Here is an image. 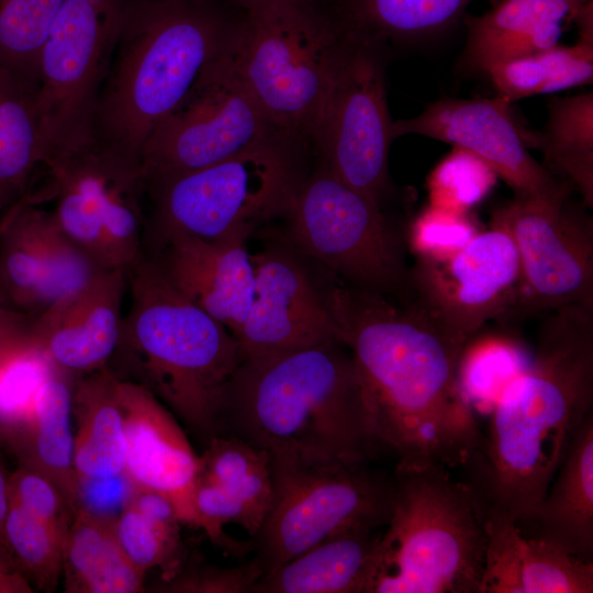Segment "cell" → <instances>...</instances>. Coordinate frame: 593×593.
Wrapping results in <instances>:
<instances>
[{
  "label": "cell",
  "mask_w": 593,
  "mask_h": 593,
  "mask_svg": "<svg viewBox=\"0 0 593 593\" xmlns=\"http://www.w3.org/2000/svg\"><path fill=\"white\" fill-rule=\"evenodd\" d=\"M216 436L242 439L269 461L369 462L383 448L360 373L337 338L243 360Z\"/></svg>",
  "instance_id": "3957f363"
},
{
  "label": "cell",
  "mask_w": 593,
  "mask_h": 593,
  "mask_svg": "<svg viewBox=\"0 0 593 593\" xmlns=\"http://www.w3.org/2000/svg\"><path fill=\"white\" fill-rule=\"evenodd\" d=\"M78 485V508L107 521L115 519L135 491L125 474L83 480Z\"/></svg>",
  "instance_id": "ee69618b"
},
{
  "label": "cell",
  "mask_w": 593,
  "mask_h": 593,
  "mask_svg": "<svg viewBox=\"0 0 593 593\" xmlns=\"http://www.w3.org/2000/svg\"><path fill=\"white\" fill-rule=\"evenodd\" d=\"M8 480L9 473L7 472L5 467L0 458V541L2 544V529L10 504Z\"/></svg>",
  "instance_id": "7dc6e473"
},
{
  "label": "cell",
  "mask_w": 593,
  "mask_h": 593,
  "mask_svg": "<svg viewBox=\"0 0 593 593\" xmlns=\"http://www.w3.org/2000/svg\"><path fill=\"white\" fill-rule=\"evenodd\" d=\"M282 142L292 143L244 83L228 46L147 139L139 158L144 186Z\"/></svg>",
  "instance_id": "7c38bea8"
},
{
  "label": "cell",
  "mask_w": 593,
  "mask_h": 593,
  "mask_svg": "<svg viewBox=\"0 0 593 593\" xmlns=\"http://www.w3.org/2000/svg\"><path fill=\"white\" fill-rule=\"evenodd\" d=\"M64 536L55 526L9 504L3 545L23 575L45 592L54 591L63 572Z\"/></svg>",
  "instance_id": "d590c367"
},
{
  "label": "cell",
  "mask_w": 593,
  "mask_h": 593,
  "mask_svg": "<svg viewBox=\"0 0 593 593\" xmlns=\"http://www.w3.org/2000/svg\"><path fill=\"white\" fill-rule=\"evenodd\" d=\"M125 0H65L43 46L37 110L44 160L92 134L97 100L115 48Z\"/></svg>",
  "instance_id": "5bb4252c"
},
{
  "label": "cell",
  "mask_w": 593,
  "mask_h": 593,
  "mask_svg": "<svg viewBox=\"0 0 593 593\" xmlns=\"http://www.w3.org/2000/svg\"><path fill=\"white\" fill-rule=\"evenodd\" d=\"M8 488L10 503L66 533L72 514L49 479L20 466L9 474Z\"/></svg>",
  "instance_id": "7bdbcfd3"
},
{
  "label": "cell",
  "mask_w": 593,
  "mask_h": 593,
  "mask_svg": "<svg viewBox=\"0 0 593 593\" xmlns=\"http://www.w3.org/2000/svg\"><path fill=\"white\" fill-rule=\"evenodd\" d=\"M416 134L465 149L489 165L516 194L555 197L572 184L557 179L528 153L526 132L513 116L511 102L493 98H443L414 118L393 121V139Z\"/></svg>",
  "instance_id": "e0dca14e"
},
{
  "label": "cell",
  "mask_w": 593,
  "mask_h": 593,
  "mask_svg": "<svg viewBox=\"0 0 593 593\" xmlns=\"http://www.w3.org/2000/svg\"><path fill=\"white\" fill-rule=\"evenodd\" d=\"M38 204L18 199L0 220L1 283L10 304L33 317L104 269Z\"/></svg>",
  "instance_id": "ac0fdd59"
},
{
  "label": "cell",
  "mask_w": 593,
  "mask_h": 593,
  "mask_svg": "<svg viewBox=\"0 0 593 593\" xmlns=\"http://www.w3.org/2000/svg\"><path fill=\"white\" fill-rule=\"evenodd\" d=\"M55 368L36 346L0 362V443L26 423L41 385Z\"/></svg>",
  "instance_id": "8d00e7d4"
},
{
  "label": "cell",
  "mask_w": 593,
  "mask_h": 593,
  "mask_svg": "<svg viewBox=\"0 0 593 593\" xmlns=\"http://www.w3.org/2000/svg\"><path fill=\"white\" fill-rule=\"evenodd\" d=\"M474 0H345L343 21L371 37L413 42L446 33Z\"/></svg>",
  "instance_id": "1f68e13d"
},
{
  "label": "cell",
  "mask_w": 593,
  "mask_h": 593,
  "mask_svg": "<svg viewBox=\"0 0 593 593\" xmlns=\"http://www.w3.org/2000/svg\"><path fill=\"white\" fill-rule=\"evenodd\" d=\"M113 530L127 559L143 574L159 566L168 578L182 561L179 528L157 524L128 503L113 521Z\"/></svg>",
  "instance_id": "f35d334b"
},
{
  "label": "cell",
  "mask_w": 593,
  "mask_h": 593,
  "mask_svg": "<svg viewBox=\"0 0 593 593\" xmlns=\"http://www.w3.org/2000/svg\"><path fill=\"white\" fill-rule=\"evenodd\" d=\"M530 359L517 340L491 335L472 337L463 347L458 368L459 384L467 401L492 407L504 389L528 366Z\"/></svg>",
  "instance_id": "836d02e7"
},
{
  "label": "cell",
  "mask_w": 593,
  "mask_h": 593,
  "mask_svg": "<svg viewBox=\"0 0 593 593\" xmlns=\"http://www.w3.org/2000/svg\"><path fill=\"white\" fill-rule=\"evenodd\" d=\"M116 400L126 443L124 474L135 489L168 496L180 522L195 527L200 456L175 415L145 387L118 378Z\"/></svg>",
  "instance_id": "ffe728a7"
},
{
  "label": "cell",
  "mask_w": 593,
  "mask_h": 593,
  "mask_svg": "<svg viewBox=\"0 0 593 593\" xmlns=\"http://www.w3.org/2000/svg\"><path fill=\"white\" fill-rule=\"evenodd\" d=\"M239 230L215 240L174 236L143 244L146 255L189 301L224 325L235 337L255 293V272L247 238Z\"/></svg>",
  "instance_id": "44dd1931"
},
{
  "label": "cell",
  "mask_w": 593,
  "mask_h": 593,
  "mask_svg": "<svg viewBox=\"0 0 593 593\" xmlns=\"http://www.w3.org/2000/svg\"><path fill=\"white\" fill-rule=\"evenodd\" d=\"M37 91V86L0 66V184L20 198L44 158Z\"/></svg>",
  "instance_id": "f546056e"
},
{
  "label": "cell",
  "mask_w": 593,
  "mask_h": 593,
  "mask_svg": "<svg viewBox=\"0 0 593 593\" xmlns=\"http://www.w3.org/2000/svg\"><path fill=\"white\" fill-rule=\"evenodd\" d=\"M264 574L256 557L235 567H219L203 561H188L159 586V591L182 593H253Z\"/></svg>",
  "instance_id": "60d3db41"
},
{
  "label": "cell",
  "mask_w": 593,
  "mask_h": 593,
  "mask_svg": "<svg viewBox=\"0 0 593 593\" xmlns=\"http://www.w3.org/2000/svg\"><path fill=\"white\" fill-rule=\"evenodd\" d=\"M72 376L55 368L41 385L26 423L3 444L20 466L49 479L74 515L79 485L74 466Z\"/></svg>",
  "instance_id": "4316f807"
},
{
  "label": "cell",
  "mask_w": 593,
  "mask_h": 593,
  "mask_svg": "<svg viewBox=\"0 0 593 593\" xmlns=\"http://www.w3.org/2000/svg\"><path fill=\"white\" fill-rule=\"evenodd\" d=\"M345 26L310 145L331 172L382 205L390 191L388 158L393 142L385 89L388 44Z\"/></svg>",
  "instance_id": "8fae6325"
},
{
  "label": "cell",
  "mask_w": 593,
  "mask_h": 593,
  "mask_svg": "<svg viewBox=\"0 0 593 593\" xmlns=\"http://www.w3.org/2000/svg\"><path fill=\"white\" fill-rule=\"evenodd\" d=\"M570 194H516L493 213L519 262L515 301L503 323L567 305L593 307V220Z\"/></svg>",
  "instance_id": "9a60e30c"
},
{
  "label": "cell",
  "mask_w": 593,
  "mask_h": 593,
  "mask_svg": "<svg viewBox=\"0 0 593 593\" xmlns=\"http://www.w3.org/2000/svg\"><path fill=\"white\" fill-rule=\"evenodd\" d=\"M214 0H125L91 136L141 158L159 123L231 42Z\"/></svg>",
  "instance_id": "5b68a950"
},
{
  "label": "cell",
  "mask_w": 593,
  "mask_h": 593,
  "mask_svg": "<svg viewBox=\"0 0 593 593\" xmlns=\"http://www.w3.org/2000/svg\"><path fill=\"white\" fill-rule=\"evenodd\" d=\"M593 403V307L550 311L534 357L502 392L462 466L483 519L528 518Z\"/></svg>",
  "instance_id": "7a4b0ae2"
},
{
  "label": "cell",
  "mask_w": 593,
  "mask_h": 593,
  "mask_svg": "<svg viewBox=\"0 0 593 593\" xmlns=\"http://www.w3.org/2000/svg\"><path fill=\"white\" fill-rule=\"evenodd\" d=\"M393 474L370 593H481L485 530L468 485L439 466Z\"/></svg>",
  "instance_id": "8992f818"
},
{
  "label": "cell",
  "mask_w": 593,
  "mask_h": 593,
  "mask_svg": "<svg viewBox=\"0 0 593 593\" xmlns=\"http://www.w3.org/2000/svg\"><path fill=\"white\" fill-rule=\"evenodd\" d=\"M230 55L276 130L306 148L329 89L346 26L314 0H248L238 5Z\"/></svg>",
  "instance_id": "52a82bcc"
},
{
  "label": "cell",
  "mask_w": 593,
  "mask_h": 593,
  "mask_svg": "<svg viewBox=\"0 0 593 593\" xmlns=\"http://www.w3.org/2000/svg\"><path fill=\"white\" fill-rule=\"evenodd\" d=\"M288 214L296 245L353 286L407 296L409 270L382 205L323 164L301 181Z\"/></svg>",
  "instance_id": "4fadbf2b"
},
{
  "label": "cell",
  "mask_w": 593,
  "mask_h": 593,
  "mask_svg": "<svg viewBox=\"0 0 593 593\" xmlns=\"http://www.w3.org/2000/svg\"><path fill=\"white\" fill-rule=\"evenodd\" d=\"M126 289L124 270L100 269L34 317L35 346L75 378L105 367L118 346Z\"/></svg>",
  "instance_id": "7402d4cb"
},
{
  "label": "cell",
  "mask_w": 593,
  "mask_h": 593,
  "mask_svg": "<svg viewBox=\"0 0 593 593\" xmlns=\"http://www.w3.org/2000/svg\"><path fill=\"white\" fill-rule=\"evenodd\" d=\"M273 503L253 550L264 574L348 528L389 522L394 474L368 462L269 461Z\"/></svg>",
  "instance_id": "9c48e42d"
},
{
  "label": "cell",
  "mask_w": 593,
  "mask_h": 593,
  "mask_svg": "<svg viewBox=\"0 0 593 593\" xmlns=\"http://www.w3.org/2000/svg\"><path fill=\"white\" fill-rule=\"evenodd\" d=\"M255 293L235 338L243 360L259 359L337 338L325 302L302 265L269 248L251 255Z\"/></svg>",
  "instance_id": "d6986e66"
},
{
  "label": "cell",
  "mask_w": 593,
  "mask_h": 593,
  "mask_svg": "<svg viewBox=\"0 0 593 593\" xmlns=\"http://www.w3.org/2000/svg\"><path fill=\"white\" fill-rule=\"evenodd\" d=\"M496 179L497 175L483 160L454 147L429 174L428 204L468 213L489 194Z\"/></svg>",
  "instance_id": "74e56055"
},
{
  "label": "cell",
  "mask_w": 593,
  "mask_h": 593,
  "mask_svg": "<svg viewBox=\"0 0 593 593\" xmlns=\"http://www.w3.org/2000/svg\"><path fill=\"white\" fill-rule=\"evenodd\" d=\"M116 382L108 366L74 382V466L78 483L124 474L126 443Z\"/></svg>",
  "instance_id": "83f0119b"
},
{
  "label": "cell",
  "mask_w": 593,
  "mask_h": 593,
  "mask_svg": "<svg viewBox=\"0 0 593 593\" xmlns=\"http://www.w3.org/2000/svg\"><path fill=\"white\" fill-rule=\"evenodd\" d=\"M489 75L497 96L508 102L592 83L593 36H581L573 45L552 47L507 60Z\"/></svg>",
  "instance_id": "d6a6232c"
},
{
  "label": "cell",
  "mask_w": 593,
  "mask_h": 593,
  "mask_svg": "<svg viewBox=\"0 0 593 593\" xmlns=\"http://www.w3.org/2000/svg\"><path fill=\"white\" fill-rule=\"evenodd\" d=\"M0 304L12 306L10 304V301L8 299L5 290H4V288H3L2 283H1V280H0Z\"/></svg>",
  "instance_id": "681fc988"
},
{
  "label": "cell",
  "mask_w": 593,
  "mask_h": 593,
  "mask_svg": "<svg viewBox=\"0 0 593 593\" xmlns=\"http://www.w3.org/2000/svg\"><path fill=\"white\" fill-rule=\"evenodd\" d=\"M18 199L20 197L15 192L0 184V212H4Z\"/></svg>",
  "instance_id": "c3c4849f"
},
{
  "label": "cell",
  "mask_w": 593,
  "mask_h": 593,
  "mask_svg": "<svg viewBox=\"0 0 593 593\" xmlns=\"http://www.w3.org/2000/svg\"><path fill=\"white\" fill-rule=\"evenodd\" d=\"M303 150L276 143L146 183L142 245L174 236L215 240L288 212Z\"/></svg>",
  "instance_id": "ba28073f"
},
{
  "label": "cell",
  "mask_w": 593,
  "mask_h": 593,
  "mask_svg": "<svg viewBox=\"0 0 593 593\" xmlns=\"http://www.w3.org/2000/svg\"><path fill=\"white\" fill-rule=\"evenodd\" d=\"M589 0H501L481 15H465L461 65L488 72L494 66L555 45Z\"/></svg>",
  "instance_id": "cb8c5ba5"
},
{
  "label": "cell",
  "mask_w": 593,
  "mask_h": 593,
  "mask_svg": "<svg viewBox=\"0 0 593 593\" xmlns=\"http://www.w3.org/2000/svg\"><path fill=\"white\" fill-rule=\"evenodd\" d=\"M416 258L406 299L463 343L490 320L503 321L515 301L518 255L508 232L496 223L450 256Z\"/></svg>",
  "instance_id": "2e32d148"
},
{
  "label": "cell",
  "mask_w": 593,
  "mask_h": 593,
  "mask_svg": "<svg viewBox=\"0 0 593 593\" xmlns=\"http://www.w3.org/2000/svg\"><path fill=\"white\" fill-rule=\"evenodd\" d=\"M30 581L15 566L11 555L0 541V593H32Z\"/></svg>",
  "instance_id": "bcb514c9"
},
{
  "label": "cell",
  "mask_w": 593,
  "mask_h": 593,
  "mask_svg": "<svg viewBox=\"0 0 593 593\" xmlns=\"http://www.w3.org/2000/svg\"><path fill=\"white\" fill-rule=\"evenodd\" d=\"M544 131L534 135L549 166L593 206V92L553 98Z\"/></svg>",
  "instance_id": "4dcf8cb0"
},
{
  "label": "cell",
  "mask_w": 593,
  "mask_h": 593,
  "mask_svg": "<svg viewBox=\"0 0 593 593\" xmlns=\"http://www.w3.org/2000/svg\"><path fill=\"white\" fill-rule=\"evenodd\" d=\"M65 0H0V66L38 87L40 57Z\"/></svg>",
  "instance_id": "e575fe53"
},
{
  "label": "cell",
  "mask_w": 593,
  "mask_h": 593,
  "mask_svg": "<svg viewBox=\"0 0 593 593\" xmlns=\"http://www.w3.org/2000/svg\"><path fill=\"white\" fill-rule=\"evenodd\" d=\"M325 302L362 379L376 429L396 466L462 467L480 429L458 378L463 343L410 299L355 286Z\"/></svg>",
  "instance_id": "6da1fadb"
},
{
  "label": "cell",
  "mask_w": 593,
  "mask_h": 593,
  "mask_svg": "<svg viewBox=\"0 0 593 593\" xmlns=\"http://www.w3.org/2000/svg\"><path fill=\"white\" fill-rule=\"evenodd\" d=\"M232 1H234L237 5H240L248 0H232Z\"/></svg>",
  "instance_id": "f907efd6"
},
{
  "label": "cell",
  "mask_w": 593,
  "mask_h": 593,
  "mask_svg": "<svg viewBox=\"0 0 593 593\" xmlns=\"http://www.w3.org/2000/svg\"><path fill=\"white\" fill-rule=\"evenodd\" d=\"M478 233L468 213L428 204L411 223L409 244L416 257L443 258L461 249Z\"/></svg>",
  "instance_id": "ab89813d"
},
{
  "label": "cell",
  "mask_w": 593,
  "mask_h": 593,
  "mask_svg": "<svg viewBox=\"0 0 593 593\" xmlns=\"http://www.w3.org/2000/svg\"><path fill=\"white\" fill-rule=\"evenodd\" d=\"M481 593H592L593 562L524 535L502 517L484 521Z\"/></svg>",
  "instance_id": "603a6c76"
},
{
  "label": "cell",
  "mask_w": 593,
  "mask_h": 593,
  "mask_svg": "<svg viewBox=\"0 0 593 593\" xmlns=\"http://www.w3.org/2000/svg\"><path fill=\"white\" fill-rule=\"evenodd\" d=\"M381 533L342 530L262 574L253 593H370Z\"/></svg>",
  "instance_id": "484cf974"
},
{
  "label": "cell",
  "mask_w": 593,
  "mask_h": 593,
  "mask_svg": "<svg viewBox=\"0 0 593 593\" xmlns=\"http://www.w3.org/2000/svg\"><path fill=\"white\" fill-rule=\"evenodd\" d=\"M34 317L10 305L0 304V362L23 349L35 346Z\"/></svg>",
  "instance_id": "f6af8a7d"
},
{
  "label": "cell",
  "mask_w": 593,
  "mask_h": 593,
  "mask_svg": "<svg viewBox=\"0 0 593 593\" xmlns=\"http://www.w3.org/2000/svg\"><path fill=\"white\" fill-rule=\"evenodd\" d=\"M53 215L98 266L126 271L141 256L145 186L139 159L94 137L47 157Z\"/></svg>",
  "instance_id": "30bf717a"
},
{
  "label": "cell",
  "mask_w": 593,
  "mask_h": 593,
  "mask_svg": "<svg viewBox=\"0 0 593 593\" xmlns=\"http://www.w3.org/2000/svg\"><path fill=\"white\" fill-rule=\"evenodd\" d=\"M269 463L267 452L231 436H215L200 456L195 480L216 484L226 491L235 490L251 471Z\"/></svg>",
  "instance_id": "b9f144b4"
},
{
  "label": "cell",
  "mask_w": 593,
  "mask_h": 593,
  "mask_svg": "<svg viewBox=\"0 0 593 593\" xmlns=\"http://www.w3.org/2000/svg\"><path fill=\"white\" fill-rule=\"evenodd\" d=\"M521 532L593 562V414L579 427L548 490Z\"/></svg>",
  "instance_id": "d4e9b609"
},
{
  "label": "cell",
  "mask_w": 593,
  "mask_h": 593,
  "mask_svg": "<svg viewBox=\"0 0 593 593\" xmlns=\"http://www.w3.org/2000/svg\"><path fill=\"white\" fill-rule=\"evenodd\" d=\"M125 272L130 307L107 366L149 390L206 446L217 435L224 392L243 361L239 345L143 253Z\"/></svg>",
  "instance_id": "277c9868"
},
{
  "label": "cell",
  "mask_w": 593,
  "mask_h": 593,
  "mask_svg": "<svg viewBox=\"0 0 593 593\" xmlns=\"http://www.w3.org/2000/svg\"><path fill=\"white\" fill-rule=\"evenodd\" d=\"M65 588L72 593H135L145 574L127 559L113 530V521L78 508L63 541Z\"/></svg>",
  "instance_id": "f1b7e54d"
}]
</instances>
